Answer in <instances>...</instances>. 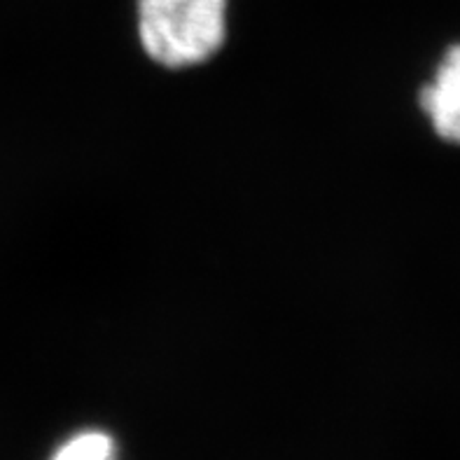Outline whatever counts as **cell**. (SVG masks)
<instances>
[{
	"instance_id": "obj_1",
	"label": "cell",
	"mask_w": 460,
	"mask_h": 460,
	"mask_svg": "<svg viewBox=\"0 0 460 460\" xmlns=\"http://www.w3.org/2000/svg\"><path fill=\"white\" fill-rule=\"evenodd\" d=\"M229 0H138V38L147 57L166 68H192L220 52Z\"/></svg>"
},
{
	"instance_id": "obj_2",
	"label": "cell",
	"mask_w": 460,
	"mask_h": 460,
	"mask_svg": "<svg viewBox=\"0 0 460 460\" xmlns=\"http://www.w3.org/2000/svg\"><path fill=\"white\" fill-rule=\"evenodd\" d=\"M420 108L439 138L460 146V45L449 47L435 77L420 89Z\"/></svg>"
},
{
	"instance_id": "obj_3",
	"label": "cell",
	"mask_w": 460,
	"mask_h": 460,
	"mask_svg": "<svg viewBox=\"0 0 460 460\" xmlns=\"http://www.w3.org/2000/svg\"><path fill=\"white\" fill-rule=\"evenodd\" d=\"M52 460H115V442L101 430L80 432L70 438Z\"/></svg>"
}]
</instances>
